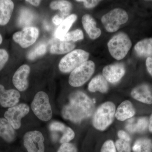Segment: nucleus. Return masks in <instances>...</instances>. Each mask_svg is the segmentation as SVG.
Wrapping results in <instances>:
<instances>
[{"instance_id": "nucleus-7", "label": "nucleus", "mask_w": 152, "mask_h": 152, "mask_svg": "<svg viewBox=\"0 0 152 152\" xmlns=\"http://www.w3.org/2000/svg\"><path fill=\"white\" fill-rule=\"evenodd\" d=\"M128 19L126 11L122 9L116 8L103 16L101 21L108 32L113 33L117 31L121 25L127 22Z\"/></svg>"}, {"instance_id": "nucleus-8", "label": "nucleus", "mask_w": 152, "mask_h": 152, "mask_svg": "<svg viewBox=\"0 0 152 152\" xmlns=\"http://www.w3.org/2000/svg\"><path fill=\"white\" fill-rule=\"evenodd\" d=\"M29 110L27 105L21 104L9 108L4 116L15 130L18 129L21 126L22 118L26 115Z\"/></svg>"}, {"instance_id": "nucleus-19", "label": "nucleus", "mask_w": 152, "mask_h": 152, "mask_svg": "<svg viewBox=\"0 0 152 152\" xmlns=\"http://www.w3.org/2000/svg\"><path fill=\"white\" fill-rule=\"evenodd\" d=\"M14 8L13 2L11 0H0V25H7L12 16Z\"/></svg>"}, {"instance_id": "nucleus-17", "label": "nucleus", "mask_w": 152, "mask_h": 152, "mask_svg": "<svg viewBox=\"0 0 152 152\" xmlns=\"http://www.w3.org/2000/svg\"><path fill=\"white\" fill-rule=\"evenodd\" d=\"M135 114V110L129 101L123 102L119 106L115 112L116 118L120 121H124L132 118Z\"/></svg>"}, {"instance_id": "nucleus-9", "label": "nucleus", "mask_w": 152, "mask_h": 152, "mask_svg": "<svg viewBox=\"0 0 152 152\" xmlns=\"http://www.w3.org/2000/svg\"><path fill=\"white\" fill-rule=\"evenodd\" d=\"M39 35V31L35 27L24 28L21 31L14 34L12 38L22 48H28L35 42Z\"/></svg>"}, {"instance_id": "nucleus-33", "label": "nucleus", "mask_w": 152, "mask_h": 152, "mask_svg": "<svg viewBox=\"0 0 152 152\" xmlns=\"http://www.w3.org/2000/svg\"><path fill=\"white\" fill-rule=\"evenodd\" d=\"M8 53L4 49H0V71L2 69L8 61Z\"/></svg>"}, {"instance_id": "nucleus-37", "label": "nucleus", "mask_w": 152, "mask_h": 152, "mask_svg": "<svg viewBox=\"0 0 152 152\" xmlns=\"http://www.w3.org/2000/svg\"><path fill=\"white\" fill-rule=\"evenodd\" d=\"M146 66L147 70L151 76H152V57H148L146 61Z\"/></svg>"}, {"instance_id": "nucleus-15", "label": "nucleus", "mask_w": 152, "mask_h": 152, "mask_svg": "<svg viewBox=\"0 0 152 152\" xmlns=\"http://www.w3.org/2000/svg\"><path fill=\"white\" fill-rule=\"evenodd\" d=\"M149 120L147 117H141L129 119L125 127L131 133H142L148 128Z\"/></svg>"}, {"instance_id": "nucleus-2", "label": "nucleus", "mask_w": 152, "mask_h": 152, "mask_svg": "<svg viewBox=\"0 0 152 152\" xmlns=\"http://www.w3.org/2000/svg\"><path fill=\"white\" fill-rule=\"evenodd\" d=\"M115 112V106L112 102L102 104L94 114L93 126L99 130H104L113 121Z\"/></svg>"}, {"instance_id": "nucleus-10", "label": "nucleus", "mask_w": 152, "mask_h": 152, "mask_svg": "<svg viewBox=\"0 0 152 152\" xmlns=\"http://www.w3.org/2000/svg\"><path fill=\"white\" fill-rule=\"evenodd\" d=\"M44 136L37 131L28 132L24 136V145L28 152H44Z\"/></svg>"}, {"instance_id": "nucleus-18", "label": "nucleus", "mask_w": 152, "mask_h": 152, "mask_svg": "<svg viewBox=\"0 0 152 152\" xmlns=\"http://www.w3.org/2000/svg\"><path fill=\"white\" fill-rule=\"evenodd\" d=\"M0 137L9 143L14 142L16 138L15 129L5 118H0Z\"/></svg>"}, {"instance_id": "nucleus-6", "label": "nucleus", "mask_w": 152, "mask_h": 152, "mask_svg": "<svg viewBox=\"0 0 152 152\" xmlns=\"http://www.w3.org/2000/svg\"><path fill=\"white\" fill-rule=\"evenodd\" d=\"M95 64L91 61H88L71 72L69 83L72 86H81L86 83L94 72Z\"/></svg>"}, {"instance_id": "nucleus-26", "label": "nucleus", "mask_w": 152, "mask_h": 152, "mask_svg": "<svg viewBox=\"0 0 152 152\" xmlns=\"http://www.w3.org/2000/svg\"><path fill=\"white\" fill-rule=\"evenodd\" d=\"M50 7L54 10H59L60 15L64 18L69 16L72 8V4L67 1H55L50 4Z\"/></svg>"}, {"instance_id": "nucleus-27", "label": "nucleus", "mask_w": 152, "mask_h": 152, "mask_svg": "<svg viewBox=\"0 0 152 152\" xmlns=\"http://www.w3.org/2000/svg\"><path fill=\"white\" fill-rule=\"evenodd\" d=\"M134 152H152V140L147 137L137 140L132 148Z\"/></svg>"}, {"instance_id": "nucleus-25", "label": "nucleus", "mask_w": 152, "mask_h": 152, "mask_svg": "<svg viewBox=\"0 0 152 152\" xmlns=\"http://www.w3.org/2000/svg\"><path fill=\"white\" fill-rule=\"evenodd\" d=\"M35 15L32 11L29 9L23 8L20 12L18 20V24L20 27H28L33 23Z\"/></svg>"}, {"instance_id": "nucleus-28", "label": "nucleus", "mask_w": 152, "mask_h": 152, "mask_svg": "<svg viewBox=\"0 0 152 152\" xmlns=\"http://www.w3.org/2000/svg\"><path fill=\"white\" fill-rule=\"evenodd\" d=\"M47 48V45L45 44H39L34 50L28 53L27 56L29 60H33L38 57L43 56L46 53Z\"/></svg>"}, {"instance_id": "nucleus-40", "label": "nucleus", "mask_w": 152, "mask_h": 152, "mask_svg": "<svg viewBox=\"0 0 152 152\" xmlns=\"http://www.w3.org/2000/svg\"><path fill=\"white\" fill-rule=\"evenodd\" d=\"M45 28L46 29L48 30L49 29V25L47 23L45 24Z\"/></svg>"}, {"instance_id": "nucleus-41", "label": "nucleus", "mask_w": 152, "mask_h": 152, "mask_svg": "<svg viewBox=\"0 0 152 152\" xmlns=\"http://www.w3.org/2000/svg\"><path fill=\"white\" fill-rule=\"evenodd\" d=\"M2 37L1 35V34H0V45H1V44L2 43Z\"/></svg>"}, {"instance_id": "nucleus-4", "label": "nucleus", "mask_w": 152, "mask_h": 152, "mask_svg": "<svg viewBox=\"0 0 152 152\" xmlns=\"http://www.w3.org/2000/svg\"><path fill=\"white\" fill-rule=\"evenodd\" d=\"M89 57V53L84 50H75L63 57L59 64V69L63 73L70 72L88 61Z\"/></svg>"}, {"instance_id": "nucleus-24", "label": "nucleus", "mask_w": 152, "mask_h": 152, "mask_svg": "<svg viewBox=\"0 0 152 152\" xmlns=\"http://www.w3.org/2000/svg\"><path fill=\"white\" fill-rule=\"evenodd\" d=\"M58 40V42L53 44L50 48L52 54H64L71 51L75 48V45L72 42Z\"/></svg>"}, {"instance_id": "nucleus-21", "label": "nucleus", "mask_w": 152, "mask_h": 152, "mask_svg": "<svg viewBox=\"0 0 152 152\" xmlns=\"http://www.w3.org/2000/svg\"><path fill=\"white\" fill-rule=\"evenodd\" d=\"M134 48L139 57H152V38H147L139 41Z\"/></svg>"}, {"instance_id": "nucleus-23", "label": "nucleus", "mask_w": 152, "mask_h": 152, "mask_svg": "<svg viewBox=\"0 0 152 152\" xmlns=\"http://www.w3.org/2000/svg\"><path fill=\"white\" fill-rule=\"evenodd\" d=\"M77 19V15H70L62 22L57 28L55 36L58 39L61 40L67 34V32Z\"/></svg>"}, {"instance_id": "nucleus-36", "label": "nucleus", "mask_w": 152, "mask_h": 152, "mask_svg": "<svg viewBox=\"0 0 152 152\" xmlns=\"http://www.w3.org/2000/svg\"><path fill=\"white\" fill-rule=\"evenodd\" d=\"M66 18L63 17L60 14V15H55L52 19V21L55 25L58 26V25L61 24Z\"/></svg>"}, {"instance_id": "nucleus-3", "label": "nucleus", "mask_w": 152, "mask_h": 152, "mask_svg": "<svg viewBox=\"0 0 152 152\" xmlns=\"http://www.w3.org/2000/svg\"><path fill=\"white\" fill-rule=\"evenodd\" d=\"M109 51L112 56L117 60L123 59L127 54L132 46L129 36L124 33L117 34L109 41Z\"/></svg>"}, {"instance_id": "nucleus-38", "label": "nucleus", "mask_w": 152, "mask_h": 152, "mask_svg": "<svg viewBox=\"0 0 152 152\" xmlns=\"http://www.w3.org/2000/svg\"><path fill=\"white\" fill-rule=\"evenodd\" d=\"M26 1L29 3L33 5L38 6L40 4L41 1L39 0H27V1Z\"/></svg>"}, {"instance_id": "nucleus-11", "label": "nucleus", "mask_w": 152, "mask_h": 152, "mask_svg": "<svg viewBox=\"0 0 152 152\" xmlns=\"http://www.w3.org/2000/svg\"><path fill=\"white\" fill-rule=\"evenodd\" d=\"M102 73L107 81L113 84L116 83L124 75L126 68L124 64L116 63L106 66L103 69Z\"/></svg>"}, {"instance_id": "nucleus-5", "label": "nucleus", "mask_w": 152, "mask_h": 152, "mask_svg": "<svg viewBox=\"0 0 152 152\" xmlns=\"http://www.w3.org/2000/svg\"><path fill=\"white\" fill-rule=\"evenodd\" d=\"M31 108L34 113L41 121H50L53 116L51 106L48 96L43 91L36 94L33 100Z\"/></svg>"}, {"instance_id": "nucleus-13", "label": "nucleus", "mask_w": 152, "mask_h": 152, "mask_svg": "<svg viewBox=\"0 0 152 152\" xmlns=\"http://www.w3.org/2000/svg\"><path fill=\"white\" fill-rule=\"evenodd\" d=\"M20 95L15 89L6 90L4 87L0 84V104L4 108H10L15 106L19 102Z\"/></svg>"}, {"instance_id": "nucleus-12", "label": "nucleus", "mask_w": 152, "mask_h": 152, "mask_svg": "<svg viewBox=\"0 0 152 152\" xmlns=\"http://www.w3.org/2000/svg\"><path fill=\"white\" fill-rule=\"evenodd\" d=\"M30 68L28 65H23L14 74L12 78L13 83L20 91H23L28 87V78L29 75Z\"/></svg>"}, {"instance_id": "nucleus-22", "label": "nucleus", "mask_w": 152, "mask_h": 152, "mask_svg": "<svg viewBox=\"0 0 152 152\" xmlns=\"http://www.w3.org/2000/svg\"><path fill=\"white\" fill-rule=\"evenodd\" d=\"M89 91L92 92L99 91L106 93L108 91L109 85L107 81L103 75H98L91 80L88 85Z\"/></svg>"}, {"instance_id": "nucleus-39", "label": "nucleus", "mask_w": 152, "mask_h": 152, "mask_svg": "<svg viewBox=\"0 0 152 152\" xmlns=\"http://www.w3.org/2000/svg\"><path fill=\"white\" fill-rule=\"evenodd\" d=\"M148 129L150 132L152 133V114L149 120Z\"/></svg>"}, {"instance_id": "nucleus-30", "label": "nucleus", "mask_w": 152, "mask_h": 152, "mask_svg": "<svg viewBox=\"0 0 152 152\" xmlns=\"http://www.w3.org/2000/svg\"><path fill=\"white\" fill-rule=\"evenodd\" d=\"M115 146L118 152H131L132 150L130 142L121 139L117 140Z\"/></svg>"}, {"instance_id": "nucleus-29", "label": "nucleus", "mask_w": 152, "mask_h": 152, "mask_svg": "<svg viewBox=\"0 0 152 152\" xmlns=\"http://www.w3.org/2000/svg\"><path fill=\"white\" fill-rule=\"evenodd\" d=\"M84 39V34L83 31L81 30L76 29L67 34L61 40L67 41V42H76Z\"/></svg>"}, {"instance_id": "nucleus-14", "label": "nucleus", "mask_w": 152, "mask_h": 152, "mask_svg": "<svg viewBox=\"0 0 152 152\" xmlns=\"http://www.w3.org/2000/svg\"><path fill=\"white\" fill-rule=\"evenodd\" d=\"M131 96L136 100L144 104H152V90L147 84H142L135 87L131 92Z\"/></svg>"}, {"instance_id": "nucleus-20", "label": "nucleus", "mask_w": 152, "mask_h": 152, "mask_svg": "<svg viewBox=\"0 0 152 152\" xmlns=\"http://www.w3.org/2000/svg\"><path fill=\"white\" fill-rule=\"evenodd\" d=\"M50 129L52 132H62L63 135L61 140L64 142L70 141L75 136V132L71 128L59 122L55 121L52 123L50 126Z\"/></svg>"}, {"instance_id": "nucleus-35", "label": "nucleus", "mask_w": 152, "mask_h": 152, "mask_svg": "<svg viewBox=\"0 0 152 152\" xmlns=\"http://www.w3.org/2000/svg\"><path fill=\"white\" fill-rule=\"evenodd\" d=\"M118 135L120 139L131 142V139L129 134L125 131L120 130L118 132Z\"/></svg>"}, {"instance_id": "nucleus-31", "label": "nucleus", "mask_w": 152, "mask_h": 152, "mask_svg": "<svg viewBox=\"0 0 152 152\" xmlns=\"http://www.w3.org/2000/svg\"><path fill=\"white\" fill-rule=\"evenodd\" d=\"M100 152H117L113 142L109 140L105 142L101 148Z\"/></svg>"}, {"instance_id": "nucleus-1", "label": "nucleus", "mask_w": 152, "mask_h": 152, "mask_svg": "<svg viewBox=\"0 0 152 152\" xmlns=\"http://www.w3.org/2000/svg\"><path fill=\"white\" fill-rule=\"evenodd\" d=\"M69 100L62 111L65 119L79 124L92 115L94 110V102L85 93L80 91L74 92L70 95Z\"/></svg>"}, {"instance_id": "nucleus-32", "label": "nucleus", "mask_w": 152, "mask_h": 152, "mask_svg": "<svg viewBox=\"0 0 152 152\" xmlns=\"http://www.w3.org/2000/svg\"><path fill=\"white\" fill-rule=\"evenodd\" d=\"M57 152H77L75 145L70 143L62 144Z\"/></svg>"}, {"instance_id": "nucleus-34", "label": "nucleus", "mask_w": 152, "mask_h": 152, "mask_svg": "<svg viewBox=\"0 0 152 152\" xmlns=\"http://www.w3.org/2000/svg\"><path fill=\"white\" fill-rule=\"evenodd\" d=\"M76 1L83 3L85 7L88 9L94 7L101 1H96V0H81V1Z\"/></svg>"}, {"instance_id": "nucleus-16", "label": "nucleus", "mask_w": 152, "mask_h": 152, "mask_svg": "<svg viewBox=\"0 0 152 152\" xmlns=\"http://www.w3.org/2000/svg\"><path fill=\"white\" fill-rule=\"evenodd\" d=\"M82 22L84 28L91 39H96L100 36L101 30L97 27L96 23L91 15H84L82 17Z\"/></svg>"}]
</instances>
